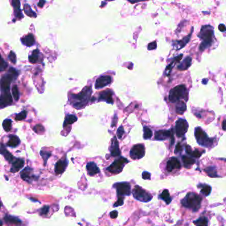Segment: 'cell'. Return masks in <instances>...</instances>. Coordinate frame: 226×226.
Wrapping results in <instances>:
<instances>
[{
	"instance_id": "6da1fadb",
	"label": "cell",
	"mask_w": 226,
	"mask_h": 226,
	"mask_svg": "<svg viewBox=\"0 0 226 226\" xmlns=\"http://www.w3.org/2000/svg\"><path fill=\"white\" fill-rule=\"evenodd\" d=\"M92 94V88L91 86H88L83 89V90L78 94L72 95V104L74 108L76 109H82L84 108L86 104L90 100V97Z\"/></svg>"
},
{
	"instance_id": "7a4b0ae2",
	"label": "cell",
	"mask_w": 226,
	"mask_h": 226,
	"mask_svg": "<svg viewBox=\"0 0 226 226\" xmlns=\"http://www.w3.org/2000/svg\"><path fill=\"white\" fill-rule=\"evenodd\" d=\"M202 201V198L200 196L194 192H189L181 202L184 207L192 210L194 212H197L201 207Z\"/></svg>"
},
{
	"instance_id": "3957f363",
	"label": "cell",
	"mask_w": 226,
	"mask_h": 226,
	"mask_svg": "<svg viewBox=\"0 0 226 226\" xmlns=\"http://www.w3.org/2000/svg\"><path fill=\"white\" fill-rule=\"evenodd\" d=\"M198 37L201 38L202 43L200 46V50H204L212 45L213 38V27L210 25H204L202 27Z\"/></svg>"
},
{
	"instance_id": "277c9868",
	"label": "cell",
	"mask_w": 226,
	"mask_h": 226,
	"mask_svg": "<svg viewBox=\"0 0 226 226\" xmlns=\"http://www.w3.org/2000/svg\"><path fill=\"white\" fill-rule=\"evenodd\" d=\"M187 95H188V92H187L186 86L184 85L178 86L171 90L169 94V100L172 103L179 102L181 99L185 98Z\"/></svg>"
},
{
	"instance_id": "5b68a950",
	"label": "cell",
	"mask_w": 226,
	"mask_h": 226,
	"mask_svg": "<svg viewBox=\"0 0 226 226\" xmlns=\"http://www.w3.org/2000/svg\"><path fill=\"white\" fill-rule=\"evenodd\" d=\"M194 135L198 143L201 145V146L210 147L213 145V139L208 137L206 133H205L200 127H196L195 129Z\"/></svg>"
},
{
	"instance_id": "8992f818",
	"label": "cell",
	"mask_w": 226,
	"mask_h": 226,
	"mask_svg": "<svg viewBox=\"0 0 226 226\" xmlns=\"http://www.w3.org/2000/svg\"><path fill=\"white\" fill-rule=\"evenodd\" d=\"M17 76H18V72H17V70H15L13 68H11L7 75L2 77L1 81V90L5 92H9L10 89L11 82Z\"/></svg>"
},
{
	"instance_id": "52a82bcc",
	"label": "cell",
	"mask_w": 226,
	"mask_h": 226,
	"mask_svg": "<svg viewBox=\"0 0 226 226\" xmlns=\"http://www.w3.org/2000/svg\"><path fill=\"white\" fill-rule=\"evenodd\" d=\"M132 194L135 199L142 202H148L153 198V196L149 192L143 189L141 186H135L132 191Z\"/></svg>"
},
{
	"instance_id": "ba28073f",
	"label": "cell",
	"mask_w": 226,
	"mask_h": 226,
	"mask_svg": "<svg viewBox=\"0 0 226 226\" xmlns=\"http://www.w3.org/2000/svg\"><path fill=\"white\" fill-rule=\"evenodd\" d=\"M129 162V160L125 157H121L120 158L115 160L113 163H112L106 170L113 174H118L123 171V167L127 163Z\"/></svg>"
},
{
	"instance_id": "9c48e42d",
	"label": "cell",
	"mask_w": 226,
	"mask_h": 226,
	"mask_svg": "<svg viewBox=\"0 0 226 226\" xmlns=\"http://www.w3.org/2000/svg\"><path fill=\"white\" fill-rule=\"evenodd\" d=\"M113 187L116 189L118 197H123V196H127L131 194V188L129 182H116L114 184Z\"/></svg>"
},
{
	"instance_id": "30bf717a",
	"label": "cell",
	"mask_w": 226,
	"mask_h": 226,
	"mask_svg": "<svg viewBox=\"0 0 226 226\" xmlns=\"http://www.w3.org/2000/svg\"><path fill=\"white\" fill-rule=\"evenodd\" d=\"M168 138L171 139V145H173L174 142L173 129L159 130L156 131L155 135H154V139L157 141H165Z\"/></svg>"
},
{
	"instance_id": "8fae6325",
	"label": "cell",
	"mask_w": 226,
	"mask_h": 226,
	"mask_svg": "<svg viewBox=\"0 0 226 226\" xmlns=\"http://www.w3.org/2000/svg\"><path fill=\"white\" fill-rule=\"evenodd\" d=\"M145 148L142 144H137L133 146L130 151V157L133 160L141 159L145 156Z\"/></svg>"
},
{
	"instance_id": "7c38bea8",
	"label": "cell",
	"mask_w": 226,
	"mask_h": 226,
	"mask_svg": "<svg viewBox=\"0 0 226 226\" xmlns=\"http://www.w3.org/2000/svg\"><path fill=\"white\" fill-rule=\"evenodd\" d=\"M188 129V124L184 119H179L176 122L175 131L178 137H182L187 132Z\"/></svg>"
},
{
	"instance_id": "4fadbf2b",
	"label": "cell",
	"mask_w": 226,
	"mask_h": 226,
	"mask_svg": "<svg viewBox=\"0 0 226 226\" xmlns=\"http://www.w3.org/2000/svg\"><path fill=\"white\" fill-rule=\"evenodd\" d=\"M20 176L23 180L26 181L29 183L32 182L33 180L37 179V177L33 174V169L27 166L20 173Z\"/></svg>"
},
{
	"instance_id": "5bb4252c",
	"label": "cell",
	"mask_w": 226,
	"mask_h": 226,
	"mask_svg": "<svg viewBox=\"0 0 226 226\" xmlns=\"http://www.w3.org/2000/svg\"><path fill=\"white\" fill-rule=\"evenodd\" d=\"M181 168V164L176 157H172L167 161L166 164V169L168 172H172V171L178 170Z\"/></svg>"
},
{
	"instance_id": "9a60e30c",
	"label": "cell",
	"mask_w": 226,
	"mask_h": 226,
	"mask_svg": "<svg viewBox=\"0 0 226 226\" xmlns=\"http://www.w3.org/2000/svg\"><path fill=\"white\" fill-rule=\"evenodd\" d=\"M112 82V78L109 76H102L98 78L95 84V88L96 89L102 88L109 85Z\"/></svg>"
},
{
	"instance_id": "2e32d148",
	"label": "cell",
	"mask_w": 226,
	"mask_h": 226,
	"mask_svg": "<svg viewBox=\"0 0 226 226\" xmlns=\"http://www.w3.org/2000/svg\"><path fill=\"white\" fill-rule=\"evenodd\" d=\"M68 166V160L66 158L59 160L56 163L55 167V172L56 174H61L66 170Z\"/></svg>"
},
{
	"instance_id": "e0dca14e",
	"label": "cell",
	"mask_w": 226,
	"mask_h": 226,
	"mask_svg": "<svg viewBox=\"0 0 226 226\" xmlns=\"http://www.w3.org/2000/svg\"><path fill=\"white\" fill-rule=\"evenodd\" d=\"M109 151L110 154H111L112 157H118L121 154L120 147H119V142L115 137L112 139L111 147L109 148Z\"/></svg>"
},
{
	"instance_id": "ac0fdd59",
	"label": "cell",
	"mask_w": 226,
	"mask_h": 226,
	"mask_svg": "<svg viewBox=\"0 0 226 226\" xmlns=\"http://www.w3.org/2000/svg\"><path fill=\"white\" fill-rule=\"evenodd\" d=\"M25 165V160L23 159H16L14 161L11 163V168L10 172L15 173L19 171Z\"/></svg>"
},
{
	"instance_id": "d6986e66",
	"label": "cell",
	"mask_w": 226,
	"mask_h": 226,
	"mask_svg": "<svg viewBox=\"0 0 226 226\" xmlns=\"http://www.w3.org/2000/svg\"><path fill=\"white\" fill-rule=\"evenodd\" d=\"M113 92L110 90H107L101 92L99 96V101H104L108 103H113Z\"/></svg>"
},
{
	"instance_id": "ffe728a7",
	"label": "cell",
	"mask_w": 226,
	"mask_h": 226,
	"mask_svg": "<svg viewBox=\"0 0 226 226\" xmlns=\"http://www.w3.org/2000/svg\"><path fill=\"white\" fill-rule=\"evenodd\" d=\"M86 171H87L88 174L90 177H93L100 172V168L97 167V165L94 162H89L86 165Z\"/></svg>"
},
{
	"instance_id": "44dd1931",
	"label": "cell",
	"mask_w": 226,
	"mask_h": 226,
	"mask_svg": "<svg viewBox=\"0 0 226 226\" xmlns=\"http://www.w3.org/2000/svg\"><path fill=\"white\" fill-rule=\"evenodd\" d=\"M12 97L9 92H5V94H1L0 98V106L1 108L10 105L12 103Z\"/></svg>"
},
{
	"instance_id": "7402d4cb",
	"label": "cell",
	"mask_w": 226,
	"mask_h": 226,
	"mask_svg": "<svg viewBox=\"0 0 226 226\" xmlns=\"http://www.w3.org/2000/svg\"><path fill=\"white\" fill-rule=\"evenodd\" d=\"M192 58L190 56H186L183 61L178 66V69L180 70H186L191 66Z\"/></svg>"
},
{
	"instance_id": "603a6c76",
	"label": "cell",
	"mask_w": 226,
	"mask_h": 226,
	"mask_svg": "<svg viewBox=\"0 0 226 226\" xmlns=\"http://www.w3.org/2000/svg\"><path fill=\"white\" fill-rule=\"evenodd\" d=\"M191 34H192V32L189 35V36L186 37L185 38H184V39L181 40V41H174L173 42V46L177 49H178V50L183 48V47L187 44V43H188L189 41L190 38V36H191Z\"/></svg>"
},
{
	"instance_id": "cb8c5ba5",
	"label": "cell",
	"mask_w": 226,
	"mask_h": 226,
	"mask_svg": "<svg viewBox=\"0 0 226 226\" xmlns=\"http://www.w3.org/2000/svg\"><path fill=\"white\" fill-rule=\"evenodd\" d=\"M4 220L5 222L10 224H15V225H19L21 224L22 221L17 217H15L10 215H5L4 216Z\"/></svg>"
},
{
	"instance_id": "d4e9b609",
	"label": "cell",
	"mask_w": 226,
	"mask_h": 226,
	"mask_svg": "<svg viewBox=\"0 0 226 226\" xmlns=\"http://www.w3.org/2000/svg\"><path fill=\"white\" fill-rule=\"evenodd\" d=\"M1 154H2V155H4L5 157V159L10 162L12 163L14 161V160L16 159V158H15L12 154H11L6 149V148L4 147V145L3 144H1Z\"/></svg>"
},
{
	"instance_id": "484cf974",
	"label": "cell",
	"mask_w": 226,
	"mask_h": 226,
	"mask_svg": "<svg viewBox=\"0 0 226 226\" xmlns=\"http://www.w3.org/2000/svg\"><path fill=\"white\" fill-rule=\"evenodd\" d=\"M12 5L15 9V13H16V17L17 18H23V16L20 9V1L18 0H14V1H12Z\"/></svg>"
},
{
	"instance_id": "4316f807",
	"label": "cell",
	"mask_w": 226,
	"mask_h": 226,
	"mask_svg": "<svg viewBox=\"0 0 226 226\" xmlns=\"http://www.w3.org/2000/svg\"><path fill=\"white\" fill-rule=\"evenodd\" d=\"M21 41L23 44H25V45L27 47H31L33 45L35 44V38L33 35L29 34L26 35V36L21 38Z\"/></svg>"
},
{
	"instance_id": "83f0119b",
	"label": "cell",
	"mask_w": 226,
	"mask_h": 226,
	"mask_svg": "<svg viewBox=\"0 0 226 226\" xmlns=\"http://www.w3.org/2000/svg\"><path fill=\"white\" fill-rule=\"evenodd\" d=\"M20 144V139L16 135L10 136V139L7 143V145L10 147H16Z\"/></svg>"
},
{
	"instance_id": "f1b7e54d",
	"label": "cell",
	"mask_w": 226,
	"mask_h": 226,
	"mask_svg": "<svg viewBox=\"0 0 226 226\" xmlns=\"http://www.w3.org/2000/svg\"><path fill=\"white\" fill-rule=\"evenodd\" d=\"M159 198L161 199V200H164L166 204H169L172 201V198L170 196V194H169V192L168 190H163L162 192L159 196Z\"/></svg>"
},
{
	"instance_id": "f546056e",
	"label": "cell",
	"mask_w": 226,
	"mask_h": 226,
	"mask_svg": "<svg viewBox=\"0 0 226 226\" xmlns=\"http://www.w3.org/2000/svg\"><path fill=\"white\" fill-rule=\"evenodd\" d=\"M182 160L184 167H186V168H188V167H190V166H191L192 165H194L196 162L194 159H192L191 158V157L186 156V155L182 156Z\"/></svg>"
},
{
	"instance_id": "4dcf8cb0",
	"label": "cell",
	"mask_w": 226,
	"mask_h": 226,
	"mask_svg": "<svg viewBox=\"0 0 226 226\" xmlns=\"http://www.w3.org/2000/svg\"><path fill=\"white\" fill-rule=\"evenodd\" d=\"M39 50L38 49H35L32 52L31 55L29 56V61L32 64H35L38 61V56H39Z\"/></svg>"
},
{
	"instance_id": "1f68e13d",
	"label": "cell",
	"mask_w": 226,
	"mask_h": 226,
	"mask_svg": "<svg viewBox=\"0 0 226 226\" xmlns=\"http://www.w3.org/2000/svg\"><path fill=\"white\" fill-rule=\"evenodd\" d=\"M186 105L185 103L183 102L182 101H180L179 102H178L176 107V111L178 114H182L183 113L186 111Z\"/></svg>"
},
{
	"instance_id": "d6a6232c",
	"label": "cell",
	"mask_w": 226,
	"mask_h": 226,
	"mask_svg": "<svg viewBox=\"0 0 226 226\" xmlns=\"http://www.w3.org/2000/svg\"><path fill=\"white\" fill-rule=\"evenodd\" d=\"M77 121V117L76 115H68L67 116L65 117V120L64 122V127H66L68 125H71L74 123V122H76Z\"/></svg>"
},
{
	"instance_id": "836d02e7",
	"label": "cell",
	"mask_w": 226,
	"mask_h": 226,
	"mask_svg": "<svg viewBox=\"0 0 226 226\" xmlns=\"http://www.w3.org/2000/svg\"><path fill=\"white\" fill-rule=\"evenodd\" d=\"M205 172H206L208 176L210 177L215 178V177H219V175L217 174L215 166H208V168L205 169Z\"/></svg>"
},
{
	"instance_id": "e575fe53",
	"label": "cell",
	"mask_w": 226,
	"mask_h": 226,
	"mask_svg": "<svg viewBox=\"0 0 226 226\" xmlns=\"http://www.w3.org/2000/svg\"><path fill=\"white\" fill-rule=\"evenodd\" d=\"M182 56H183L182 55H180L178 56H177V57H175L174 58L173 61H172L171 62V64L168 65V66L167 67H166V74H167V75H168V74L170 73V72H171V70H172V68L174 67V64H176L177 62H179L181 60V58H182Z\"/></svg>"
},
{
	"instance_id": "d590c367",
	"label": "cell",
	"mask_w": 226,
	"mask_h": 226,
	"mask_svg": "<svg viewBox=\"0 0 226 226\" xmlns=\"http://www.w3.org/2000/svg\"><path fill=\"white\" fill-rule=\"evenodd\" d=\"M194 224L196 226H208V220L206 217H200L194 222Z\"/></svg>"
},
{
	"instance_id": "8d00e7d4",
	"label": "cell",
	"mask_w": 226,
	"mask_h": 226,
	"mask_svg": "<svg viewBox=\"0 0 226 226\" xmlns=\"http://www.w3.org/2000/svg\"><path fill=\"white\" fill-rule=\"evenodd\" d=\"M24 11H25V13L29 17H35L37 16V14L32 10V9L31 8L30 5L27 4H25L24 5Z\"/></svg>"
},
{
	"instance_id": "74e56055",
	"label": "cell",
	"mask_w": 226,
	"mask_h": 226,
	"mask_svg": "<svg viewBox=\"0 0 226 226\" xmlns=\"http://www.w3.org/2000/svg\"><path fill=\"white\" fill-rule=\"evenodd\" d=\"M143 138L145 139H149L153 136V132L151 129L148 127H143Z\"/></svg>"
},
{
	"instance_id": "f35d334b",
	"label": "cell",
	"mask_w": 226,
	"mask_h": 226,
	"mask_svg": "<svg viewBox=\"0 0 226 226\" xmlns=\"http://www.w3.org/2000/svg\"><path fill=\"white\" fill-rule=\"evenodd\" d=\"M2 126L5 131H10L11 129V126H12V121L9 120V119H7V120L4 121V122L2 123Z\"/></svg>"
},
{
	"instance_id": "ab89813d",
	"label": "cell",
	"mask_w": 226,
	"mask_h": 226,
	"mask_svg": "<svg viewBox=\"0 0 226 226\" xmlns=\"http://www.w3.org/2000/svg\"><path fill=\"white\" fill-rule=\"evenodd\" d=\"M211 192H212V187L209 185H206V184L204 185V186L202 187L200 191L202 194H204L205 196H209Z\"/></svg>"
},
{
	"instance_id": "60d3db41",
	"label": "cell",
	"mask_w": 226,
	"mask_h": 226,
	"mask_svg": "<svg viewBox=\"0 0 226 226\" xmlns=\"http://www.w3.org/2000/svg\"><path fill=\"white\" fill-rule=\"evenodd\" d=\"M40 154L41 157H43V159L44 160V165L45 166L47 165V160L49 159V157L51 156V153L48 152V151H41Z\"/></svg>"
},
{
	"instance_id": "b9f144b4",
	"label": "cell",
	"mask_w": 226,
	"mask_h": 226,
	"mask_svg": "<svg viewBox=\"0 0 226 226\" xmlns=\"http://www.w3.org/2000/svg\"><path fill=\"white\" fill-rule=\"evenodd\" d=\"M27 111H25V110H23V112H20L19 114H17L16 115V117H15V119H16V120L17 121H21L23 120H24V119L27 117Z\"/></svg>"
},
{
	"instance_id": "7bdbcfd3",
	"label": "cell",
	"mask_w": 226,
	"mask_h": 226,
	"mask_svg": "<svg viewBox=\"0 0 226 226\" xmlns=\"http://www.w3.org/2000/svg\"><path fill=\"white\" fill-rule=\"evenodd\" d=\"M11 91H12V95L14 97V99L16 101L18 100L19 98V90H18V88H17V86H13L12 88V90Z\"/></svg>"
},
{
	"instance_id": "ee69618b",
	"label": "cell",
	"mask_w": 226,
	"mask_h": 226,
	"mask_svg": "<svg viewBox=\"0 0 226 226\" xmlns=\"http://www.w3.org/2000/svg\"><path fill=\"white\" fill-rule=\"evenodd\" d=\"M33 130L35 133H38V134H42V133L44 132V127L43 126H41V124H38V125H37V126H35V127H33Z\"/></svg>"
},
{
	"instance_id": "f6af8a7d",
	"label": "cell",
	"mask_w": 226,
	"mask_h": 226,
	"mask_svg": "<svg viewBox=\"0 0 226 226\" xmlns=\"http://www.w3.org/2000/svg\"><path fill=\"white\" fill-rule=\"evenodd\" d=\"M204 152H201V151H200L198 149H195L194 151H192L191 154H190V156H192L193 157H195V158H199V157H201V155L202 154V153H203Z\"/></svg>"
},
{
	"instance_id": "bcb514c9",
	"label": "cell",
	"mask_w": 226,
	"mask_h": 226,
	"mask_svg": "<svg viewBox=\"0 0 226 226\" xmlns=\"http://www.w3.org/2000/svg\"><path fill=\"white\" fill-rule=\"evenodd\" d=\"M49 209H50V207L49 206H43L42 208H41V210H39V212H40V215H46V214H47L49 213Z\"/></svg>"
},
{
	"instance_id": "7dc6e473",
	"label": "cell",
	"mask_w": 226,
	"mask_h": 226,
	"mask_svg": "<svg viewBox=\"0 0 226 226\" xmlns=\"http://www.w3.org/2000/svg\"><path fill=\"white\" fill-rule=\"evenodd\" d=\"M8 58L10 59L12 63L13 64L16 63V55L13 51H11L10 52V54H9L8 55Z\"/></svg>"
},
{
	"instance_id": "c3c4849f",
	"label": "cell",
	"mask_w": 226,
	"mask_h": 226,
	"mask_svg": "<svg viewBox=\"0 0 226 226\" xmlns=\"http://www.w3.org/2000/svg\"><path fill=\"white\" fill-rule=\"evenodd\" d=\"M124 133H125V131H124L123 127V126H120V127L118 128L117 131V137H118L119 139H121V138H122L123 135H124Z\"/></svg>"
},
{
	"instance_id": "681fc988",
	"label": "cell",
	"mask_w": 226,
	"mask_h": 226,
	"mask_svg": "<svg viewBox=\"0 0 226 226\" xmlns=\"http://www.w3.org/2000/svg\"><path fill=\"white\" fill-rule=\"evenodd\" d=\"M124 203V198L123 197H118L117 201L115 202L114 205V207H118L122 206Z\"/></svg>"
},
{
	"instance_id": "f907efd6",
	"label": "cell",
	"mask_w": 226,
	"mask_h": 226,
	"mask_svg": "<svg viewBox=\"0 0 226 226\" xmlns=\"http://www.w3.org/2000/svg\"><path fill=\"white\" fill-rule=\"evenodd\" d=\"M7 66V64L6 63V62H5L4 60V58L1 57V58H0V70H1V71L4 70Z\"/></svg>"
},
{
	"instance_id": "816d5d0a",
	"label": "cell",
	"mask_w": 226,
	"mask_h": 226,
	"mask_svg": "<svg viewBox=\"0 0 226 226\" xmlns=\"http://www.w3.org/2000/svg\"><path fill=\"white\" fill-rule=\"evenodd\" d=\"M142 178L144 180H150L151 179V174L148 172L144 171L142 174Z\"/></svg>"
},
{
	"instance_id": "f5cc1de1",
	"label": "cell",
	"mask_w": 226,
	"mask_h": 226,
	"mask_svg": "<svg viewBox=\"0 0 226 226\" xmlns=\"http://www.w3.org/2000/svg\"><path fill=\"white\" fill-rule=\"evenodd\" d=\"M157 42L156 41H153V42L151 43L148 44V50H154L157 48Z\"/></svg>"
},
{
	"instance_id": "db71d44e",
	"label": "cell",
	"mask_w": 226,
	"mask_h": 226,
	"mask_svg": "<svg viewBox=\"0 0 226 226\" xmlns=\"http://www.w3.org/2000/svg\"><path fill=\"white\" fill-rule=\"evenodd\" d=\"M182 150V146H181V144L180 143H178V144L177 145L176 147H175V150H174V153H178L180 152Z\"/></svg>"
},
{
	"instance_id": "11a10c76",
	"label": "cell",
	"mask_w": 226,
	"mask_h": 226,
	"mask_svg": "<svg viewBox=\"0 0 226 226\" xmlns=\"http://www.w3.org/2000/svg\"><path fill=\"white\" fill-rule=\"evenodd\" d=\"M109 216H110V217H111V218H112V219L116 218L117 217V216H118V212H117V211H116V210L112 211V212H110Z\"/></svg>"
},
{
	"instance_id": "9f6ffc18",
	"label": "cell",
	"mask_w": 226,
	"mask_h": 226,
	"mask_svg": "<svg viewBox=\"0 0 226 226\" xmlns=\"http://www.w3.org/2000/svg\"><path fill=\"white\" fill-rule=\"evenodd\" d=\"M218 29H219V30L220 31H222V32H225V31H226V27H225V25H224V24H220V25H219Z\"/></svg>"
},
{
	"instance_id": "6f0895ef",
	"label": "cell",
	"mask_w": 226,
	"mask_h": 226,
	"mask_svg": "<svg viewBox=\"0 0 226 226\" xmlns=\"http://www.w3.org/2000/svg\"><path fill=\"white\" fill-rule=\"evenodd\" d=\"M45 3H46L45 1H43V0H41V1H40L39 2H38V7H43V5H44V4H45Z\"/></svg>"
},
{
	"instance_id": "680465c9",
	"label": "cell",
	"mask_w": 226,
	"mask_h": 226,
	"mask_svg": "<svg viewBox=\"0 0 226 226\" xmlns=\"http://www.w3.org/2000/svg\"><path fill=\"white\" fill-rule=\"evenodd\" d=\"M222 128H223V129H224V131H226V120L223 121V123H222Z\"/></svg>"
},
{
	"instance_id": "91938a15",
	"label": "cell",
	"mask_w": 226,
	"mask_h": 226,
	"mask_svg": "<svg viewBox=\"0 0 226 226\" xmlns=\"http://www.w3.org/2000/svg\"><path fill=\"white\" fill-rule=\"evenodd\" d=\"M34 198H30V200H32V201H34V202H38V200H33Z\"/></svg>"
}]
</instances>
